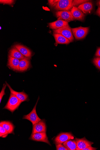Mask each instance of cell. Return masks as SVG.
Listing matches in <instances>:
<instances>
[{
	"instance_id": "1",
	"label": "cell",
	"mask_w": 100,
	"mask_h": 150,
	"mask_svg": "<svg viewBox=\"0 0 100 150\" xmlns=\"http://www.w3.org/2000/svg\"><path fill=\"white\" fill-rule=\"evenodd\" d=\"M73 0H50L49 6L57 11H70L73 7Z\"/></svg>"
},
{
	"instance_id": "2",
	"label": "cell",
	"mask_w": 100,
	"mask_h": 150,
	"mask_svg": "<svg viewBox=\"0 0 100 150\" xmlns=\"http://www.w3.org/2000/svg\"><path fill=\"white\" fill-rule=\"evenodd\" d=\"M22 102L15 95L11 93L9 100L4 108L13 113L18 108Z\"/></svg>"
},
{
	"instance_id": "3",
	"label": "cell",
	"mask_w": 100,
	"mask_h": 150,
	"mask_svg": "<svg viewBox=\"0 0 100 150\" xmlns=\"http://www.w3.org/2000/svg\"><path fill=\"white\" fill-rule=\"evenodd\" d=\"M53 33L60 34L67 39L70 42L74 40L72 29L68 25L60 29L53 30Z\"/></svg>"
},
{
	"instance_id": "4",
	"label": "cell",
	"mask_w": 100,
	"mask_h": 150,
	"mask_svg": "<svg viewBox=\"0 0 100 150\" xmlns=\"http://www.w3.org/2000/svg\"><path fill=\"white\" fill-rule=\"evenodd\" d=\"M73 35L77 40L84 38L87 35L89 30L88 27L80 26L71 29Z\"/></svg>"
},
{
	"instance_id": "5",
	"label": "cell",
	"mask_w": 100,
	"mask_h": 150,
	"mask_svg": "<svg viewBox=\"0 0 100 150\" xmlns=\"http://www.w3.org/2000/svg\"><path fill=\"white\" fill-rule=\"evenodd\" d=\"M55 16L58 20H62L69 22L75 20L70 11H56Z\"/></svg>"
},
{
	"instance_id": "6",
	"label": "cell",
	"mask_w": 100,
	"mask_h": 150,
	"mask_svg": "<svg viewBox=\"0 0 100 150\" xmlns=\"http://www.w3.org/2000/svg\"><path fill=\"white\" fill-rule=\"evenodd\" d=\"M74 136L71 132H62L57 136L54 141L55 144H62L68 140L74 139Z\"/></svg>"
},
{
	"instance_id": "7",
	"label": "cell",
	"mask_w": 100,
	"mask_h": 150,
	"mask_svg": "<svg viewBox=\"0 0 100 150\" xmlns=\"http://www.w3.org/2000/svg\"><path fill=\"white\" fill-rule=\"evenodd\" d=\"M39 98L32 111L29 114L24 116L23 119L28 120L32 122L33 125L37 123L41 120L38 116L36 111V106Z\"/></svg>"
},
{
	"instance_id": "8",
	"label": "cell",
	"mask_w": 100,
	"mask_h": 150,
	"mask_svg": "<svg viewBox=\"0 0 100 150\" xmlns=\"http://www.w3.org/2000/svg\"><path fill=\"white\" fill-rule=\"evenodd\" d=\"M30 139L34 141L44 142L51 146L48 140L46 133L45 132L32 134Z\"/></svg>"
},
{
	"instance_id": "9",
	"label": "cell",
	"mask_w": 100,
	"mask_h": 150,
	"mask_svg": "<svg viewBox=\"0 0 100 150\" xmlns=\"http://www.w3.org/2000/svg\"><path fill=\"white\" fill-rule=\"evenodd\" d=\"M76 141V150H82L94 144V143L87 140L85 137L82 139H75Z\"/></svg>"
},
{
	"instance_id": "10",
	"label": "cell",
	"mask_w": 100,
	"mask_h": 150,
	"mask_svg": "<svg viewBox=\"0 0 100 150\" xmlns=\"http://www.w3.org/2000/svg\"><path fill=\"white\" fill-rule=\"evenodd\" d=\"M47 126L45 120H41L37 123L33 125L32 134L41 132H46Z\"/></svg>"
},
{
	"instance_id": "11",
	"label": "cell",
	"mask_w": 100,
	"mask_h": 150,
	"mask_svg": "<svg viewBox=\"0 0 100 150\" xmlns=\"http://www.w3.org/2000/svg\"><path fill=\"white\" fill-rule=\"evenodd\" d=\"M71 14L75 20L82 21L84 20V13L77 7H73L70 10Z\"/></svg>"
},
{
	"instance_id": "12",
	"label": "cell",
	"mask_w": 100,
	"mask_h": 150,
	"mask_svg": "<svg viewBox=\"0 0 100 150\" xmlns=\"http://www.w3.org/2000/svg\"><path fill=\"white\" fill-rule=\"evenodd\" d=\"M50 28L53 30L58 29L69 25L68 22L62 20H58L48 23Z\"/></svg>"
},
{
	"instance_id": "13",
	"label": "cell",
	"mask_w": 100,
	"mask_h": 150,
	"mask_svg": "<svg viewBox=\"0 0 100 150\" xmlns=\"http://www.w3.org/2000/svg\"><path fill=\"white\" fill-rule=\"evenodd\" d=\"M6 86L10 89L11 93L15 95L22 102L27 101L28 100V95L24 92H18L13 90L10 86L6 82Z\"/></svg>"
},
{
	"instance_id": "14",
	"label": "cell",
	"mask_w": 100,
	"mask_h": 150,
	"mask_svg": "<svg viewBox=\"0 0 100 150\" xmlns=\"http://www.w3.org/2000/svg\"><path fill=\"white\" fill-rule=\"evenodd\" d=\"M20 60L9 56L8 57V65L15 71H19V64Z\"/></svg>"
},
{
	"instance_id": "15",
	"label": "cell",
	"mask_w": 100,
	"mask_h": 150,
	"mask_svg": "<svg viewBox=\"0 0 100 150\" xmlns=\"http://www.w3.org/2000/svg\"><path fill=\"white\" fill-rule=\"evenodd\" d=\"M14 47H15L25 57L29 59L31 58L32 52L29 49L20 44L16 45Z\"/></svg>"
},
{
	"instance_id": "16",
	"label": "cell",
	"mask_w": 100,
	"mask_h": 150,
	"mask_svg": "<svg viewBox=\"0 0 100 150\" xmlns=\"http://www.w3.org/2000/svg\"><path fill=\"white\" fill-rule=\"evenodd\" d=\"M77 7L84 14H87L92 10L93 5L91 2H87L81 4Z\"/></svg>"
},
{
	"instance_id": "17",
	"label": "cell",
	"mask_w": 100,
	"mask_h": 150,
	"mask_svg": "<svg viewBox=\"0 0 100 150\" xmlns=\"http://www.w3.org/2000/svg\"><path fill=\"white\" fill-rule=\"evenodd\" d=\"M53 35L56 44L67 45L70 42L67 39L60 34L53 33Z\"/></svg>"
},
{
	"instance_id": "18",
	"label": "cell",
	"mask_w": 100,
	"mask_h": 150,
	"mask_svg": "<svg viewBox=\"0 0 100 150\" xmlns=\"http://www.w3.org/2000/svg\"><path fill=\"white\" fill-rule=\"evenodd\" d=\"M30 66V61L29 58L25 57L20 60L19 64V71L23 72L26 71Z\"/></svg>"
},
{
	"instance_id": "19",
	"label": "cell",
	"mask_w": 100,
	"mask_h": 150,
	"mask_svg": "<svg viewBox=\"0 0 100 150\" xmlns=\"http://www.w3.org/2000/svg\"><path fill=\"white\" fill-rule=\"evenodd\" d=\"M9 56L13 58L18 59L20 60L25 58L15 47L10 50Z\"/></svg>"
},
{
	"instance_id": "20",
	"label": "cell",
	"mask_w": 100,
	"mask_h": 150,
	"mask_svg": "<svg viewBox=\"0 0 100 150\" xmlns=\"http://www.w3.org/2000/svg\"><path fill=\"white\" fill-rule=\"evenodd\" d=\"M0 125L4 127L10 134H14L15 127L11 122L9 121H1L0 123Z\"/></svg>"
},
{
	"instance_id": "21",
	"label": "cell",
	"mask_w": 100,
	"mask_h": 150,
	"mask_svg": "<svg viewBox=\"0 0 100 150\" xmlns=\"http://www.w3.org/2000/svg\"><path fill=\"white\" fill-rule=\"evenodd\" d=\"M63 144L68 150H76L77 144L76 139L68 140Z\"/></svg>"
},
{
	"instance_id": "22",
	"label": "cell",
	"mask_w": 100,
	"mask_h": 150,
	"mask_svg": "<svg viewBox=\"0 0 100 150\" xmlns=\"http://www.w3.org/2000/svg\"><path fill=\"white\" fill-rule=\"evenodd\" d=\"M10 134L7 130L1 126H0V137L3 138H6Z\"/></svg>"
},
{
	"instance_id": "23",
	"label": "cell",
	"mask_w": 100,
	"mask_h": 150,
	"mask_svg": "<svg viewBox=\"0 0 100 150\" xmlns=\"http://www.w3.org/2000/svg\"><path fill=\"white\" fill-rule=\"evenodd\" d=\"M89 1H85V0H74L73 1L72 5L73 7L75 6L76 7L77 6H79L81 4L86 2H88Z\"/></svg>"
},
{
	"instance_id": "24",
	"label": "cell",
	"mask_w": 100,
	"mask_h": 150,
	"mask_svg": "<svg viewBox=\"0 0 100 150\" xmlns=\"http://www.w3.org/2000/svg\"><path fill=\"white\" fill-rule=\"evenodd\" d=\"M93 62L98 69L100 70V57L95 58L93 60Z\"/></svg>"
},
{
	"instance_id": "25",
	"label": "cell",
	"mask_w": 100,
	"mask_h": 150,
	"mask_svg": "<svg viewBox=\"0 0 100 150\" xmlns=\"http://www.w3.org/2000/svg\"><path fill=\"white\" fill-rule=\"evenodd\" d=\"M15 1L13 0H1L0 3L1 4L11 5L13 4Z\"/></svg>"
},
{
	"instance_id": "26",
	"label": "cell",
	"mask_w": 100,
	"mask_h": 150,
	"mask_svg": "<svg viewBox=\"0 0 100 150\" xmlns=\"http://www.w3.org/2000/svg\"><path fill=\"white\" fill-rule=\"evenodd\" d=\"M57 150H68V149L62 144H56Z\"/></svg>"
},
{
	"instance_id": "27",
	"label": "cell",
	"mask_w": 100,
	"mask_h": 150,
	"mask_svg": "<svg viewBox=\"0 0 100 150\" xmlns=\"http://www.w3.org/2000/svg\"><path fill=\"white\" fill-rule=\"evenodd\" d=\"M6 86V85L4 84L2 91L0 93V102L1 103L4 95L5 94V91Z\"/></svg>"
},
{
	"instance_id": "28",
	"label": "cell",
	"mask_w": 100,
	"mask_h": 150,
	"mask_svg": "<svg viewBox=\"0 0 100 150\" xmlns=\"http://www.w3.org/2000/svg\"><path fill=\"white\" fill-rule=\"evenodd\" d=\"M96 148L92 147L91 146L83 149L82 150H96Z\"/></svg>"
},
{
	"instance_id": "29",
	"label": "cell",
	"mask_w": 100,
	"mask_h": 150,
	"mask_svg": "<svg viewBox=\"0 0 100 150\" xmlns=\"http://www.w3.org/2000/svg\"><path fill=\"white\" fill-rule=\"evenodd\" d=\"M95 56L96 57H100V47L97 49L95 54Z\"/></svg>"
},
{
	"instance_id": "30",
	"label": "cell",
	"mask_w": 100,
	"mask_h": 150,
	"mask_svg": "<svg viewBox=\"0 0 100 150\" xmlns=\"http://www.w3.org/2000/svg\"><path fill=\"white\" fill-rule=\"evenodd\" d=\"M96 13L97 15L100 16V8H98Z\"/></svg>"
},
{
	"instance_id": "31",
	"label": "cell",
	"mask_w": 100,
	"mask_h": 150,
	"mask_svg": "<svg viewBox=\"0 0 100 150\" xmlns=\"http://www.w3.org/2000/svg\"><path fill=\"white\" fill-rule=\"evenodd\" d=\"M98 5L99 7V8H100V1H99L98 3Z\"/></svg>"
}]
</instances>
